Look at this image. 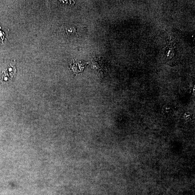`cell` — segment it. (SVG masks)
<instances>
[{
	"label": "cell",
	"instance_id": "cell-1",
	"mask_svg": "<svg viewBox=\"0 0 195 195\" xmlns=\"http://www.w3.org/2000/svg\"><path fill=\"white\" fill-rule=\"evenodd\" d=\"M4 34L2 33V32L0 31V41H2L4 38Z\"/></svg>",
	"mask_w": 195,
	"mask_h": 195
}]
</instances>
